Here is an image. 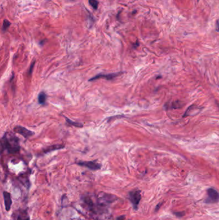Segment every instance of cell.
I'll list each match as a JSON object with an SVG mask.
<instances>
[{"label":"cell","mask_w":219,"mask_h":220,"mask_svg":"<svg viewBox=\"0 0 219 220\" xmlns=\"http://www.w3.org/2000/svg\"><path fill=\"white\" fill-rule=\"evenodd\" d=\"M2 145L3 147L7 150L10 153H17L20 149L18 138L12 135H10L8 137L7 133H5L4 137L2 138Z\"/></svg>","instance_id":"obj_1"},{"label":"cell","mask_w":219,"mask_h":220,"mask_svg":"<svg viewBox=\"0 0 219 220\" xmlns=\"http://www.w3.org/2000/svg\"><path fill=\"white\" fill-rule=\"evenodd\" d=\"M129 199L132 203L133 208L134 210H137L138 208L139 203L141 199V191L138 190L132 191L129 192Z\"/></svg>","instance_id":"obj_2"},{"label":"cell","mask_w":219,"mask_h":220,"mask_svg":"<svg viewBox=\"0 0 219 220\" xmlns=\"http://www.w3.org/2000/svg\"><path fill=\"white\" fill-rule=\"evenodd\" d=\"M219 201V193L213 188H210L207 190V198L206 202L207 203H215Z\"/></svg>","instance_id":"obj_3"},{"label":"cell","mask_w":219,"mask_h":220,"mask_svg":"<svg viewBox=\"0 0 219 220\" xmlns=\"http://www.w3.org/2000/svg\"><path fill=\"white\" fill-rule=\"evenodd\" d=\"M79 165L83 166V167L87 168L93 171H97L100 169L102 165L94 161H80L76 162Z\"/></svg>","instance_id":"obj_4"},{"label":"cell","mask_w":219,"mask_h":220,"mask_svg":"<svg viewBox=\"0 0 219 220\" xmlns=\"http://www.w3.org/2000/svg\"><path fill=\"white\" fill-rule=\"evenodd\" d=\"M14 220H30V216L26 210L19 209L13 214Z\"/></svg>","instance_id":"obj_5"},{"label":"cell","mask_w":219,"mask_h":220,"mask_svg":"<svg viewBox=\"0 0 219 220\" xmlns=\"http://www.w3.org/2000/svg\"><path fill=\"white\" fill-rule=\"evenodd\" d=\"M14 131L15 133L20 134V135H21L22 136L26 138H28L32 137L33 135H34V132H32V131L29 130L28 129H26L24 127L20 126H15L14 128Z\"/></svg>","instance_id":"obj_6"},{"label":"cell","mask_w":219,"mask_h":220,"mask_svg":"<svg viewBox=\"0 0 219 220\" xmlns=\"http://www.w3.org/2000/svg\"><path fill=\"white\" fill-rule=\"evenodd\" d=\"M122 73V72H117V73H108V74H98L95 77H92L89 79V81H93V80L99 79L101 78H106L107 80H111L114 78L118 77Z\"/></svg>","instance_id":"obj_7"},{"label":"cell","mask_w":219,"mask_h":220,"mask_svg":"<svg viewBox=\"0 0 219 220\" xmlns=\"http://www.w3.org/2000/svg\"><path fill=\"white\" fill-rule=\"evenodd\" d=\"M3 195L5 208H6L7 211H9L10 209L11 208V206H12V198H11V195L7 191H4L3 192Z\"/></svg>","instance_id":"obj_8"},{"label":"cell","mask_w":219,"mask_h":220,"mask_svg":"<svg viewBox=\"0 0 219 220\" xmlns=\"http://www.w3.org/2000/svg\"><path fill=\"white\" fill-rule=\"evenodd\" d=\"M46 95L45 92H41L39 94V96H38V102L40 104H45L46 103Z\"/></svg>","instance_id":"obj_9"},{"label":"cell","mask_w":219,"mask_h":220,"mask_svg":"<svg viewBox=\"0 0 219 220\" xmlns=\"http://www.w3.org/2000/svg\"><path fill=\"white\" fill-rule=\"evenodd\" d=\"M65 119H66V122L68 123L69 124H70V125H72V126H73L79 127H83V124H80V123H78V122H73L72 120H69V119H68V118H67V117H65Z\"/></svg>","instance_id":"obj_10"},{"label":"cell","mask_w":219,"mask_h":220,"mask_svg":"<svg viewBox=\"0 0 219 220\" xmlns=\"http://www.w3.org/2000/svg\"><path fill=\"white\" fill-rule=\"evenodd\" d=\"M89 3L91 5V7L95 10H96L98 7V2L97 0H89Z\"/></svg>","instance_id":"obj_11"},{"label":"cell","mask_w":219,"mask_h":220,"mask_svg":"<svg viewBox=\"0 0 219 220\" xmlns=\"http://www.w3.org/2000/svg\"><path fill=\"white\" fill-rule=\"evenodd\" d=\"M10 25V23L9 22V21L7 19H5L3 21V29H2L3 30V31L6 30L9 27Z\"/></svg>","instance_id":"obj_12"},{"label":"cell","mask_w":219,"mask_h":220,"mask_svg":"<svg viewBox=\"0 0 219 220\" xmlns=\"http://www.w3.org/2000/svg\"><path fill=\"white\" fill-rule=\"evenodd\" d=\"M174 214H175V215L177 216H178V217H182V216H183V215H184V213H183V212H174Z\"/></svg>","instance_id":"obj_13"},{"label":"cell","mask_w":219,"mask_h":220,"mask_svg":"<svg viewBox=\"0 0 219 220\" xmlns=\"http://www.w3.org/2000/svg\"><path fill=\"white\" fill-rule=\"evenodd\" d=\"M125 219V216L124 215H122V216H120L119 217H118L116 220H124Z\"/></svg>","instance_id":"obj_14"},{"label":"cell","mask_w":219,"mask_h":220,"mask_svg":"<svg viewBox=\"0 0 219 220\" xmlns=\"http://www.w3.org/2000/svg\"><path fill=\"white\" fill-rule=\"evenodd\" d=\"M34 66V62L32 64V67H30V72H29V74H30V73H32V68H33V66Z\"/></svg>","instance_id":"obj_15"},{"label":"cell","mask_w":219,"mask_h":220,"mask_svg":"<svg viewBox=\"0 0 219 220\" xmlns=\"http://www.w3.org/2000/svg\"><path fill=\"white\" fill-rule=\"evenodd\" d=\"M217 30L218 32H219V21L218 20L217 22Z\"/></svg>","instance_id":"obj_16"}]
</instances>
